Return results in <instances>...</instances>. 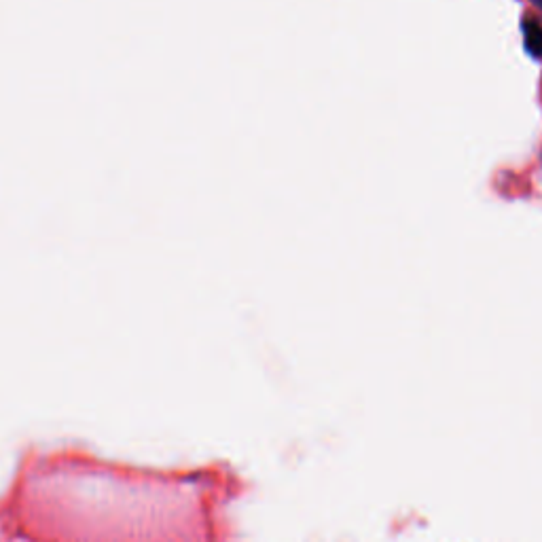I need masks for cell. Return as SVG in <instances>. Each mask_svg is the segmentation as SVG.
I'll use <instances>...</instances> for the list:
<instances>
[{
	"mask_svg": "<svg viewBox=\"0 0 542 542\" xmlns=\"http://www.w3.org/2000/svg\"><path fill=\"white\" fill-rule=\"evenodd\" d=\"M523 32H526V47H528V51L532 53V56L542 58V24L528 20L526 28H523Z\"/></svg>",
	"mask_w": 542,
	"mask_h": 542,
	"instance_id": "obj_1",
	"label": "cell"
},
{
	"mask_svg": "<svg viewBox=\"0 0 542 542\" xmlns=\"http://www.w3.org/2000/svg\"><path fill=\"white\" fill-rule=\"evenodd\" d=\"M534 3H536L538 7H542V0H534Z\"/></svg>",
	"mask_w": 542,
	"mask_h": 542,
	"instance_id": "obj_2",
	"label": "cell"
}]
</instances>
